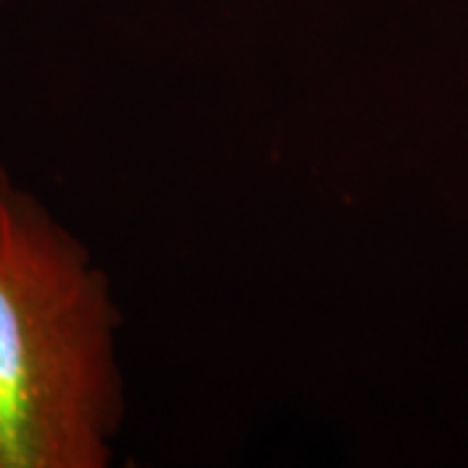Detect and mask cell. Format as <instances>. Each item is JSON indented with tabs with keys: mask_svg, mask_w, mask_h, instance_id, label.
I'll return each mask as SVG.
<instances>
[{
	"mask_svg": "<svg viewBox=\"0 0 468 468\" xmlns=\"http://www.w3.org/2000/svg\"><path fill=\"white\" fill-rule=\"evenodd\" d=\"M120 307L79 234L0 159V468H107L125 421Z\"/></svg>",
	"mask_w": 468,
	"mask_h": 468,
	"instance_id": "6da1fadb",
	"label": "cell"
}]
</instances>
